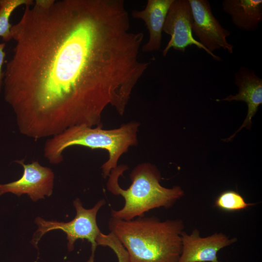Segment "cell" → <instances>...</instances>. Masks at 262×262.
<instances>
[{"mask_svg":"<svg viewBox=\"0 0 262 262\" xmlns=\"http://www.w3.org/2000/svg\"><path fill=\"white\" fill-rule=\"evenodd\" d=\"M4 98L20 133L36 141L121 115L150 64L123 0H36L12 25Z\"/></svg>","mask_w":262,"mask_h":262,"instance_id":"cell-1","label":"cell"},{"mask_svg":"<svg viewBox=\"0 0 262 262\" xmlns=\"http://www.w3.org/2000/svg\"><path fill=\"white\" fill-rule=\"evenodd\" d=\"M108 223L110 232L127 251L129 262H178L182 220L143 216L126 221L111 217Z\"/></svg>","mask_w":262,"mask_h":262,"instance_id":"cell-2","label":"cell"},{"mask_svg":"<svg viewBox=\"0 0 262 262\" xmlns=\"http://www.w3.org/2000/svg\"><path fill=\"white\" fill-rule=\"evenodd\" d=\"M128 168L126 165L117 166L113 169L108 177L107 190L115 196H121L124 205L121 209H111V217L115 219L130 220L145 216L153 209L169 208L184 195L181 188L174 186L165 188L160 184L161 176L157 167L148 163H141L131 171L130 177L131 183L126 189L118 183L120 176Z\"/></svg>","mask_w":262,"mask_h":262,"instance_id":"cell-3","label":"cell"},{"mask_svg":"<svg viewBox=\"0 0 262 262\" xmlns=\"http://www.w3.org/2000/svg\"><path fill=\"white\" fill-rule=\"evenodd\" d=\"M140 123L131 121L117 128L106 130L102 126L91 127L81 125L70 127L48 138L44 145V157L52 164H59L64 160V150L70 147L80 146L92 149L105 150L108 159L101 166L103 177L106 179L118 165L121 156L137 143Z\"/></svg>","mask_w":262,"mask_h":262,"instance_id":"cell-4","label":"cell"},{"mask_svg":"<svg viewBox=\"0 0 262 262\" xmlns=\"http://www.w3.org/2000/svg\"><path fill=\"white\" fill-rule=\"evenodd\" d=\"M73 204L76 214L74 219L69 222L46 220L37 217L34 222L38 229L33 235L31 243L37 247L39 241L46 233L53 230H61L66 234L69 252L73 250L75 243L78 239H85L90 242L91 255L89 259L94 261L95 252L98 246L96 241L101 233L97 224V215L101 208L105 205L106 201L101 199L90 209L84 208L79 198H76Z\"/></svg>","mask_w":262,"mask_h":262,"instance_id":"cell-5","label":"cell"},{"mask_svg":"<svg viewBox=\"0 0 262 262\" xmlns=\"http://www.w3.org/2000/svg\"><path fill=\"white\" fill-rule=\"evenodd\" d=\"M193 17L188 0H174L171 4L164 25L163 30L165 33L171 36L170 39L163 51L165 56L171 48L184 52L189 46L195 45L202 49L213 58L220 61L221 58L211 53L192 34Z\"/></svg>","mask_w":262,"mask_h":262,"instance_id":"cell-6","label":"cell"},{"mask_svg":"<svg viewBox=\"0 0 262 262\" xmlns=\"http://www.w3.org/2000/svg\"><path fill=\"white\" fill-rule=\"evenodd\" d=\"M188 0L193 17L192 31L198 37L199 42L212 54L220 49L232 53L234 46L227 40L230 33L214 16L209 1Z\"/></svg>","mask_w":262,"mask_h":262,"instance_id":"cell-7","label":"cell"},{"mask_svg":"<svg viewBox=\"0 0 262 262\" xmlns=\"http://www.w3.org/2000/svg\"><path fill=\"white\" fill-rule=\"evenodd\" d=\"M15 162L23 168L22 177L17 180L0 184V196L11 193L20 196L27 194L33 201L49 196L53 192L54 174L51 168L40 165L38 161L25 164L23 160Z\"/></svg>","mask_w":262,"mask_h":262,"instance_id":"cell-8","label":"cell"},{"mask_svg":"<svg viewBox=\"0 0 262 262\" xmlns=\"http://www.w3.org/2000/svg\"><path fill=\"white\" fill-rule=\"evenodd\" d=\"M181 239L182 249L178 262H221L218 252L237 240L221 232L201 237L197 229L190 235L183 231Z\"/></svg>","mask_w":262,"mask_h":262,"instance_id":"cell-9","label":"cell"},{"mask_svg":"<svg viewBox=\"0 0 262 262\" xmlns=\"http://www.w3.org/2000/svg\"><path fill=\"white\" fill-rule=\"evenodd\" d=\"M235 81L239 88V92L235 95H229L222 99L216 101H242L247 106V114L243 124L239 129L227 140L229 141L243 128L250 129L251 119L262 104V80L252 71L246 67H241L235 73Z\"/></svg>","mask_w":262,"mask_h":262,"instance_id":"cell-10","label":"cell"},{"mask_svg":"<svg viewBox=\"0 0 262 262\" xmlns=\"http://www.w3.org/2000/svg\"><path fill=\"white\" fill-rule=\"evenodd\" d=\"M174 0H148L143 10H133V18L143 20L148 31L149 39L142 47L144 52L159 50L162 32L168 9Z\"/></svg>","mask_w":262,"mask_h":262,"instance_id":"cell-11","label":"cell"},{"mask_svg":"<svg viewBox=\"0 0 262 262\" xmlns=\"http://www.w3.org/2000/svg\"><path fill=\"white\" fill-rule=\"evenodd\" d=\"M222 5L232 23L241 30L255 31L262 21V0H224Z\"/></svg>","mask_w":262,"mask_h":262,"instance_id":"cell-12","label":"cell"},{"mask_svg":"<svg viewBox=\"0 0 262 262\" xmlns=\"http://www.w3.org/2000/svg\"><path fill=\"white\" fill-rule=\"evenodd\" d=\"M32 0H0V37L4 42L12 39L10 17L13 12L21 5H31Z\"/></svg>","mask_w":262,"mask_h":262,"instance_id":"cell-13","label":"cell"},{"mask_svg":"<svg viewBox=\"0 0 262 262\" xmlns=\"http://www.w3.org/2000/svg\"><path fill=\"white\" fill-rule=\"evenodd\" d=\"M253 204L246 203L239 193L233 190H227L222 192L215 200V206L225 212L242 210Z\"/></svg>","mask_w":262,"mask_h":262,"instance_id":"cell-14","label":"cell"},{"mask_svg":"<svg viewBox=\"0 0 262 262\" xmlns=\"http://www.w3.org/2000/svg\"><path fill=\"white\" fill-rule=\"evenodd\" d=\"M98 246H108L116 254L118 262H129V255L127 251L114 235L110 232L108 234L101 233L97 239Z\"/></svg>","mask_w":262,"mask_h":262,"instance_id":"cell-15","label":"cell"},{"mask_svg":"<svg viewBox=\"0 0 262 262\" xmlns=\"http://www.w3.org/2000/svg\"><path fill=\"white\" fill-rule=\"evenodd\" d=\"M5 45V42L0 43V93L3 85L4 72L2 71V67L5 57V52L4 50Z\"/></svg>","mask_w":262,"mask_h":262,"instance_id":"cell-16","label":"cell"},{"mask_svg":"<svg viewBox=\"0 0 262 262\" xmlns=\"http://www.w3.org/2000/svg\"><path fill=\"white\" fill-rule=\"evenodd\" d=\"M70 262V261H67V262ZM87 262H92L90 261L88 259V260L87 261Z\"/></svg>","mask_w":262,"mask_h":262,"instance_id":"cell-17","label":"cell"}]
</instances>
